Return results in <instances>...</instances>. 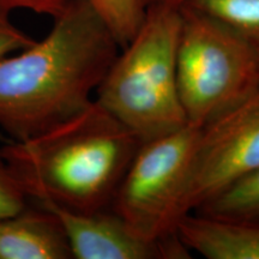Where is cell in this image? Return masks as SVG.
I'll return each instance as SVG.
<instances>
[{"label": "cell", "instance_id": "1", "mask_svg": "<svg viewBox=\"0 0 259 259\" xmlns=\"http://www.w3.org/2000/svg\"><path fill=\"white\" fill-rule=\"evenodd\" d=\"M41 41L0 59V127L24 141L92 103L120 46L88 0H73Z\"/></svg>", "mask_w": 259, "mask_h": 259}, {"label": "cell", "instance_id": "2", "mask_svg": "<svg viewBox=\"0 0 259 259\" xmlns=\"http://www.w3.org/2000/svg\"><path fill=\"white\" fill-rule=\"evenodd\" d=\"M142 141L95 100L34 137L0 149L25 193L41 205L77 212L111 208Z\"/></svg>", "mask_w": 259, "mask_h": 259}, {"label": "cell", "instance_id": "3", "mask_svg": "<svg viewBox=\"0 0 259 259\" xmlns=\"http://www.w3.org/2000/svg\"><path fill=\"white\" fill-rule=\"evenodd\" d=\"M180 9L149 6L96 90L99 102L142 142L189 124L180 102L177 48Z\"/></svg>", "mask_w": 259, "mask_h": 259}, {"label": "cell", "instance_id": "4", "mask_svg": "<svg viewBox=\"0 0 259 259\" xmlns=\"http://www.w3.org/2000/svg\"><path fill=\"white\" fill-rule=\"evenodd\" d=\"M177 78L190 124L202 127L259 84V54L222 24L180 8Z\"/></svg>", "mask_w": 259, "mask_h": 259}, {"label": "cell", "instance_id": "5", "mask_svg": "<svg viewBox=\"0 0 259 259\" xmlns=\"http://www.w3.org/2000/svg\"><path fill=\"white\" fill-rule=\"evenodd\" d=\"M199 126L142 142L113 197L111 209L154 240L177 236Z\"/></svg>", "mask_w": 259, "mask_h": 259}, {"label": "cell", "instance_id": "6", "mask_svg": "<svg viewBox=\"0 0 259 259\" xmlns=\"http://www.w3.org/2000/svg\"><path fill=\"white\" fill-rule=\"evenodd\" d=\"M259 168V84L241 101L200 127L184 215Z\"/></svg>", "mask_w": 259, "mask_h": 259}, {"label": "cell", "instance_id": "7", "mask_svg": "<svg viewBox=\"0 0 259 259\" xmlns=\"http://www.w3.org/2000/svg\"><path fill=\"white\" fill-rule=\"evenodd\" d=\"M41 206L53 212L59 220L74 259L191 258V252L178 235L163 240L149 239L111 208L77 212L57 206Z\"/></svg>", "mask_w": 259, "mask_h": 259}, {"label": "cell", "instance_id": "8", "mask_svg": "<svg viewBox=\"0 0 259 259\" xmlns=\"http://www.w3.org/2000/svg\"><path fill=\"white\" fill-rule=\"evenodd\" d=\"M59 220L44 206L0 218V259H71Z\"/></svg>", "mask_w": 259, "mask_h": 259}, {"label": "cell", "instance_id": "9", "mask_svg": "<svg viewBox=\"0 0 259 259\" xmlns=\"http://www.w3.org/2000/svg\"><path fill=\"white\" fill-rule=\"evenodd\" d=\"M177 235L191 253L204 258L259 259L258 223L192 211L179 220Z\"/></svg>", "mask_w": 259, "mask_h": 259}, {"label": "cell", "instance_id": "10", "mask_svg": "<svg viewBox=\"0 0 259 259\" xmlns=\"http://www.w3.org/2000/svg\"><path fill=\"white\" fill-rule=\"evenodd\" d=\"M184 6L222 24L259 54V0H190Z\"/></svg>", "mask_w": 259, "mask_h": 259}, {"label": "cell", "instance_id": "11", "mask_svg": "<svg viewBox=\"0 0 259 259\" xmlns=\"http://www.w3.org/2000/svg\"><path fill=\"white\" fill-rule=\"evenodd\" d=\"M194 211L259 225V168L227 186Z\"/></svg>", "mask_w": 259, "mask_h": 259}, {"label": "cell", "instance_id": "12", "mask_svg": "<svg viewBox=\"0 0 259 259\" xmlns=\"http://www.w3.org/2000/svg\"><path fill=\"white\" fill-rule=\"evenodd\" d=\"M120 48L137 34L147 15L143 0H88Z\"/></svg>", "mask_w": 259, "mask_h": 259}, {"label": "cell", "instance_id": "13", "mask_svg": "<svg viewBox=\"0 0 259 259\" xmlns=\"http://www.w3.org/2000/svg\"><path fill=\"white\" fill-rule=\"evenodd\" d=\"M30 204V198L0 153V218L22 211Z\"/></svg>", "mask_w": 259, "mask_h": 259}, {"label": "cell", "instance_id": "14", "mask_svg": "<svg viewBox=\"0 0 259 259\" xmlns=\"http://www.w3.org/2000/svg\"><path fill=\"white\" fill-rule=\"evenodd\" d=\"M34 42L30 35L15 25L9 12L0 10V59L31 46Z\"/></svg>", "mask_w": 259, "mask_h": 259}, {"label": "cell", "instance_id": "15", "mask_svg": "<svg viewBox=\"0 0 259 259\" xmlns=\"http://www.w3.org/2000/svg\"><path fill=\"white\" fill-rule=\"evenodd\" d=\"M73 0H0V10L11 12L14 10H29L38 15L59 16Z\"/></svg>", "mask_w": 259, "mask_h": 259}, {"label": "cell", "instance_id": "16", "mask_svg": "<svg viewBox=\"0 0 259 259\" xmlns=\"http://www.w3.org/2000/svg\"><path fill=\"white\" fill-rule=\"evenodd\" d=\"M144 4L149 6H168V8L180 9L186 5L190 0H143Z\"/></svg>", "mask_w": 259, "mask_h": 259}]
</instances>
